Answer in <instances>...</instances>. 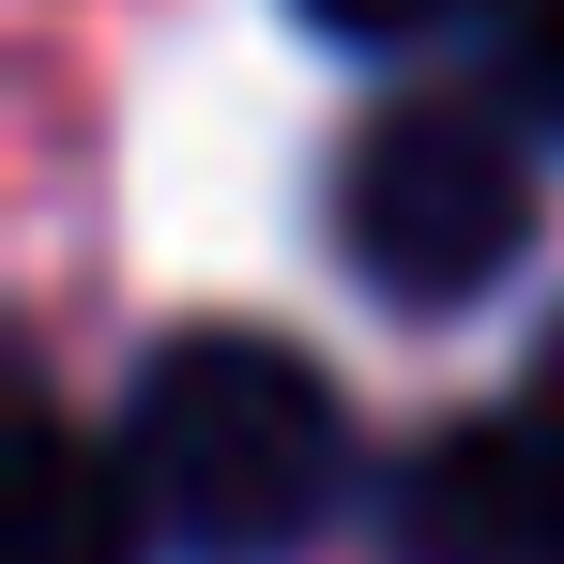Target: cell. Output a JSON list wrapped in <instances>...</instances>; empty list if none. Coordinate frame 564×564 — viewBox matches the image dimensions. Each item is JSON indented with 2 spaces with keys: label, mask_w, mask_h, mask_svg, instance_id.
<instances>
[{
  "label": "cell",
  "mask_w": 564,
  "mask_h": 564,
  "mask_svg": "<svg viewBox=\"0 0 564 564\" xmlns=\"http://www.w3.org/2000/svg\"><path fill=\"white\" fill-rule=\"evenodd\" d=\"M336 46H427V31H458V15H488V0H305Z\"/></svg>",
  "instance_id": "cell-6"
},
{
  "label": "cell",
  "mask_w": 564,
  "mask_h": 564,
  "mask_svg": "<svg viewBox=\"0 0 564 564\" xmlns=\"http://www.w3.org/2000/svg\"><path fill=\"white\" fill-rule=\"evenodd\" d=\"M503 77L534 122H564V0H503Z\"/></svg>",
  "instance_id": "cell-5"
},
{
  "label": "cell",
  "mask_w": 564,
  "mask_h": 564,
  "mask_svg": "<svg viewBox=\"0 0 564 564\" xmlns=\"http://www.w3.org/2000/svg\"><path fill=\"white\" fill-rule=\"evenodd\" d=\"M122 458L153 488V534L198 564H290L351 503V427L336 381L260 321H184L122 397Z\"/></svg>",
  "instance_id": "cell-1"
},
{
  "label": "cell",
  "mask_w": 564,
  "mask_h": 564,
  "mask_svg": "<svg viewBox=\"0 0 564 564\" xmlns=\"http://www.w3.org/2000/svg\"><path fill=\"white\" fill-rule=\"evenodd\" d=\"M534 412H550V443H564V321L534 336Z\"/></svg>",
  "instance_id": "cell-7"
},
{
  "label": "cell",
  "mask_w": 564,
  "mask_h": 564,
  "mask_svg": "<svg viewBox=\"0 0 564 564\" xmlns=\"http://www.w3.org/2000/svg\"><path fill=\"white\" fill-rule=\"evenodd\" d=\"M336 245L381 305H473L534 245V138L488 93H397L336 153Z\"/></svg>",
  "instance_id": "cell-2"
},
{
  "label": "cell",
  "mask_w": 564,
  "mask_h": 564,
  "mask_svg": "<svg viewBox=\"0 0 564 564\" xmlns=\"http://www.w3.org/2000/svg\"><path fill=\"white\" fill-rule=\"evenodd\" d=\"M153 488L122 443H93L62 397L15 412V488H0V564H153Z\"/></svg>",
  "instance_id": "cell-4"
},
{
  "label": "cell",
  "mask_w": 564,
  "mask_h": 564,
  "mask_svg": "<svg viewBox=\"0 0 564 564\" xmlns=\"http://www.w3.org/2000/svg\"><path fill=\"white\" fill-rule=\"evenodd\" d=\"M381 550L397 564H564V443L550 412H458L381 473Z\"/></svg>",
  "instance_id": "cell-3"
}]
</instances>
